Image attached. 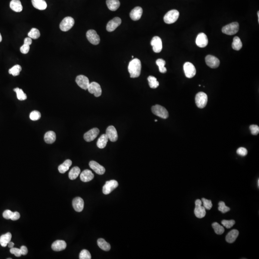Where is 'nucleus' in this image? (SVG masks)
Returning a JSON list of instances; mask_svg holds the SVG:
<instances>
[{
	"mask_svg": "<svg viewBox=\"0 0 259 259\" xmlns=\"http://www.w3.org/2000/svg\"><path fill=\"white\" fill-rule=\"evenodd\" d=\"M142 65L140 60L135 58L129 62L128 65V71L130 74L131 78H137L140 75Z\"/></svg>",
	"mask_w": 259,
	"mask_h": 259,
	"instance_id": "1",
	"label": "nucleus"
},
{
	"mask_svg": "<svg viewBox=\"0 0 259 259\" xmlns=\"http://www.w3.org/2000/svg\"><path fill=\"white\" fill-rule=\"evenodd\" d=\"M180 13L177 10H171L168 12L164 17V21L168 24H171L177 21Z\"/></svg>",
	"mask_w": 259,
	"mask_h": 259,
	"instance_id": "2",
	"label": "nucleus"
},
{
	"mask_svg": "<svg viewBox=\"0 0 259 259\" xmlns=\"http://www.w3.org/2000/svg\"><path fill=\"white\" fill-rule=\"evenodd\" d=\"M208 97L205 93L200 92L196 94L195 97V103L196 105L200 109H203L207 105Z\"/></svg>",
	"mask_w": 259,
	"mask_h": 259,
	"instance_id": "3",
	"label": "nucleus"
},
{
	"mask_svg": "<svg viewBox=\"0 0 259 259\" xmlns=\"http://www.w3.org/2000/svg\"><path fill=\"white\" fill-rule=\"evenodd\" d=\"M152 111L154 114L162 119H166L169 117L168 111L160 105H156L153 106L152 107Z\"/></svg>",
	"mask_w": 259,
	"mask_h": 259,
	"instance_id": "4",
	"label": "nucleus"
},
{
	"mask_svg": "<svg viewBox=\"0 0 259 259\" xmlns=\"http://www.w3.org/2000/svg\"><path fill=\"white\" fill-rule=\"evenodd\" d=\"M239 30V24L237 22H233L225 25L222 29L223 33L228 35L236 34Z\"/></svg>",
	"mask_w": 259,
	"mask_h": 259,
	"instance_id": "5",
	"label": "nucleus"
},
{
	"mask_svg": "<svg viewBox=\"0 0 259 259\" xmlns=\"http://www.w3.org/2000/svg\"><path fill=\"white\" fill-rule=\"evenodd\" d=\"M195 207L194 209V214L198 219H202L206 215V210L203 206H202V202L201 200L197 199L195 201Z\"/></svg>",
	"mask_w": 259,
	"mask_h": 259,
	"instance_id": "6",
	"label": "nucleus"
},
{
	"mask_svg": "<svg viewBox=\"0 0 259 259\" xmlns=\"http://www.w3.org/2000/svg\"><path fill=\"white\" fill-rule=\"evenodd\" d=\"M74 24V19L72 17L68 16L65 17L60 23V28L62 31L66 32L71 29Z\"/></svg>",
	"mask_w": 259,
	"mask_h": 259,
	"instance_id": "7",
	"label": "nucleus"
},
{
	"mask_svg": "<svg viewBox=\"0 0 259 259\" xmlns=\"http://www.w3.org/2000/svg\"><path fill=\"white\" fill-rule=\"evenodd\" d=\"M118 182L115 180L107 181L105 185L103 187V192L105 195H108L113 191L114 189L118 187Z\"/></svg>",
	"mask_w": 259,
	"mask_h": 259,
	"instance_id": "8",
	"label": "nucleus"
},
{
	"mask_svg": "<svg viewBox=\"0 0 259 259\" xmlns=\"http://www.w3.org/2000/svg\"><path fill=\"white\" fill-rule=\"evenodd\" d=\"M183 69L185 76L188 78H192L196 74V70L195 66L191 62H185L183 65Z\"/></svg>",
	"mask_w": 259,
	"mask_h": 259,
	"instance_id": "9",
	"label": "nucleus"
},
{
	"mask_svg": "<svg viewBox=\"0 0 259 259\" xmlns=\"http://www.w3.org/2000/svg\"><path fill=\"white\" fill-rule=\"evenodd\" d=\"M86 38L89 41L93 44L97 45L100 42V36L98 35L97 32L94 30H89L86 33Z\"/></svg>",
	"mask_w": 259,
	"mask_h": 259,
	"instance_id": "10",
	"label": "nucleus"
},
{
	"mask_svg": "<svg viewBox=\"0 0 259 259\" xmlns=\"http://www.w3.org/2000/svg\"><path fill=\"white\" fill-rule=\"evenodd\" d=\"M88 89L90 93L94 94L96 97H99L101 95V88L98 83L93 82L90 83Z\"/></svg>",
	"mask_w": 259,
	"mask_h": 259,
	"instance_id": "11",
	"label": "nucleus"
},
{
	"mask_svg": "<svg viewBox=\"0 0 259 259\" xmlns=\"http://www.w3.org/2000/svg\"><path fill=\"white\" fill-rule=\"evenodd\" d=\"M76 83L80 88L84 90H87L89 85L90 83L89 78L83 75L77 76L75 80Z\"/></svg>",
	"mask_w": 259,
	"mask_h": 259,
	"instance_id": "12",
	"label": "nucleus"
},
{
	"mask_svg": "<svg viewBox=\"0 0 259 259\" xmlns=\"http://www.w3.org/2000/svg\"><path fill=\"white\" fill-rule=\"evenodd\" d=\"M153 50L155 53H159L162 50V42L161 39L158 36H155L151 41Z\"/></svg>",
	"mask_w": 259,
	"mask_h": 259,
	"instance_id": "13",
	"label": "nucleus"
},
{
	"mask_svg": "<svg viewBox=\"0 0 259 259\" xmlns=\"http://www.w3.org/2000/svg\"><path fill=\"white\" fill-rule=\"evenodd\" d=\"M100 133L99 129L97 128H93L88 132L84 133V138L85 141L90 142L92 141L97 138Z\"/></svg>",
	"mask_w": 259,
	"mask_h": 259,
	"instance_id": "14",
	"label": "nucleus"
},
{
	"mask_svg": "<svg viewBox=\"0 0 259 259\" xmlns=\"http://www.w3.org/2000/svg\"><path fill=\"white\" fill-rule=\"evenodd\" d=\"M205 62L209 67L213 69L218 68L220 65L219 60L213 55H207L205 57Z\"/></svg>",
	"mask_w": 259,
	"mask_h": 259,
	"instance_id": "15",
	"label": "nucleus"
},
{
	"mask_svg": "<svg viewBox=\"0 0 259 259\" xmlns=\"http://www.w3.org/2000/svg\"><path fill=\"white\" fill-rule=\"evenodd\" d=\"M106 135L109 139L112 142H115L118 140V135L116 128L113 126H110L106 130Z\"/></svg>",
	"mask_w": 259,
	"mask_h": 259,
	"instance_id": "16",
	"label": "nucleus"
},
{
	"mask_svg": "<svg viewBox=\"0 0 259 259\" xmlns=\"http://www.w3.org/2000/svg\"><path fill=\"white\" fill-rule=\"evenodd\" d=\"M208 43V40L207 36L203 33L199 34L196 39V44L198 47L204 48Z\"/></svg>",
	"mask_w": 259,
	"mask_h": 259,
	"instance_id": "17",
	"label": "nucleus"
},
{
	"mask_svg": "<svg viewBox=\"0 0 259 259\" xmlns=\"http://www.w3.org/2000/svg\"><path fill=\"white\" fill-rule=\"evenodd\" d=\"M121 20L118 17H116L108 22L107 25V30L108 32H112L121 24Z\"/></svg>",
	"mask_w": 259,
	"mask_h": 259,
	"instance_id": "18",
	"label": "nucleus"
},
{
	"mask_svg": "<svg viewBox=\"0 0 259 259\" xmlns=\"http://www.w3.org/2000/svg\"><path fill=\"white\" fill-rule=\"evenodd\" d=\"M90 168L92 169L97 174L99 175H103L105 172V169L100 164L94 161H91L89 164Z\"/></svg>",
	"mask_w": 259,
	"mask_h": 259,
	"instance_id": "19",
	"label": "nucleus"
},
{
	"mask_svg": "<svg viewBox=\"0 0 259 259\" xmlns=\"http://www.w3.org/2000/svg\"><path fill=\"white\" fill-rule=\"evenodd\" d=\"M73 206L75 211L81 212L84 207V202L82 198L78 197L74 198L73 201Z\"/></svg>",
	"mask_w": 259,
	"mask_h": 259,
	"instance_id": "20",
	"label": "nucleus"
},
{
	"mask_svg": "<svg viewBox=\"0 0 259 259\" xmlns=\"http://www.w3.org/2000/svg\"><path fill=\"white\" fill-rule=\"evenodd\" d=\"M66 246L67 244L64 240H57L52 243L51 248L54 251H62L66 249Z\"/></svg>",
	"mask_w": 259,
	"mask_h": 259,
	"instance_id": "21",
	"label": "nucleus"
},
{
	"mask_svg": "<svg viewBox=\"0 0 259 259\" xmlns=\"http://www.w3.org/2000/svg\"><path fill=\"white\" fill-rule=\"evenodd\" d=\"M142 13V8L139 6H137L132 10L130 13V16L132 20L137 21L141 19Z\"/></svg>",
	"mask_w": 259,
	"mask_h": 259,
	"instance_id": "22",
	"label": "nucleus"
},
{
	"mask_svg": "<svg viewBox=\"0 0 259 259\" xmlns=\"http://www.w3.org/2000/svg\"><path fill=\"white\" fill-rule=\"evenodd\" d=\"M94 178V175L91 171L89 170H84L80 174V179L84 182H89Z\"/></svg>",
	"mask_w": 259,
	"mask_h": 259,
	"instance_id": "23",
	"label": "nucleus"
},
{
	"mask_svg": "<svg viewBox=\"0 0 259 259\" xmlns=\"http://www.w3.org/2000/svg\"><path fill=\"white\" fill-rule=\"evenodd\" d=\"M239 235L238 230L233 229L228 233L226 237V240L229 243H232L236 240Z\"/></svg>",
	"mask_w": 259,
	"mask_h": 259,
	"instance_id": "24",
	"label": "nucleus"
},
{
	"mask_svg": "<svg viewBox=\"0 0 259 259\" xmlns=\"http://www.w3.org/2000/svg\"><path fill=\"white\" fill-rule=\"evenodd\" d=\"M32 3L35 8L40 10H44L47 7V4L44 0H32Z\"/></svg>",
	"mask_w": 259,
	"mask_h": 259,
	"instance_id": "25",
	"label": "nucleus"
},
{
	"mask_svg": "<svg viewBox=\"0 0 259 259\" xmlns=\"http://www.w3.org/2000/svg\"><path fill=\"white\" fill-rule=\"evenodd\" d=\"M10 7L15 12H21L23 10V6L20 0H12Z\"/></svg>",
	"mask_w": 259,
	"mask_h": 259,
	"instance_id": "26",
	"label": "nucleus"
},
{
	"mask_svg": "<svg viewBox=\"0 0 259 259\" xmlns=\"http://www.w3.org/2000/svg\"><path fill=\"white\" fill-rule=\"evenodd\" d=\"M44 141L48 144L53 143L56 140V133L53 131H49L45 133L44 135Z\"/></svg>",
	"mask_w": 259,
	"mask_h": 259,
	"instance_id": "27",
	"label": "nucleus"
},
{
	"mask_svg": "<svg viewBox=\"0 0 259 259\" xmlns=\"http://www.w3.org/2000/svg\"><path fill=\"white\" fill-rule=\"evenodd\" d=\"M106 4L110 10L115 11L117 10L120 6L119 0H107Z\"/></svg>",
	"mask_w": 259,
	"mask_h": 259,
	"instance_id": "28",
	"label": "nucleus"
},
{
	"mask_svg": "<svg viewBox=\"0 0 259 259\" xmlns=\"http://www.w3.org/2000/svg\"><path fill=\"white\" fill-rule=\"evenodd\" d=\"M109 140V138L106 134H103L101 135L97 142V145L100 149H103L106 147L107 143Z\"/></svg>",
	"mask_w": 259,
	"mask_h": 259,
	"instance_id": "29",
	"label": "nucleus"
},
{
	"mask_svg": "<svg viewBox=\"0 0 259 259\" xmlns=\"http://www.w3.org/2000/svg\"><path fill=\"white\" fill-rule=\"evenodd\" d=\"M11 238L12 234L10 232L2 235L0 237V244L2 247H6L8 245V243L11 241Z\"/></svg>",
	"mask_w": 259,
	"mask_h": 259,
	"instance_id": "30",
	"label": "nucleus"
},
{
	"mask_svg": "<svg viewBox=\"0 0 259 259\" xmlns=\"http://www.w3.org/2000/svg\"><path fill=\"white\" fill-rule=\"evenodd\" d=\"M72 164V162L71 160H66L62 164L59 166L58 170L61 173H64L69 170Z\"/></svg>",
	"mask_w": 259,
	"mask_h": 259,
	"instance_id": "31",
	"label": "nucleus"
},
{
	"mask_svg": "<svg viewBox=\"0 0 259 259\" xmlns=\"http://www.w3.org/2000/svg\"><path fill=\"white\" fill-rule=\"evenodd\" d=\"M98 245L100 248L105 251H109L111 250V245L103 239H99L98 240Z\"/></svg>",
	"mask_w": 259,
	"mask_h": 259,
	"instance_id": "32",
	"label": "nucleus"
},
{
	"mask_svg": "<svg viewBox=\"0 0 259 259\" xmlns=\"http://www.w3.org/2000/svg\"><path fill=\"white\" fill-rule=\"evenodd\" d=\"M81 170L78 167L73 168L69 173V179L71 180H74L78 177L80 173Z\"/></svg>",
	"mask_w": 259,
	"mask_h": 259,
	"instance_id": "33",
	"label": "nucleus"
},
{
	"mask_svg": "<svg viewBox=\"0 0 259 259\" xmlns=\"http://www.w3.org/2000/svg\"><path fill=\"white\" fill-rule=\"evenodd\" d=\"M232 47L233 49L236 51H240L242 47V43L240 39L238 37H235L233 38Z\"/></svg>",
	"mask_w": 259,
	"mask_h": 259,
	"instance_id": "34",
	"label": "nucleus"
},
{
	"mask_svg": "<svg viewBox=\"0 0 259 259\" xmlns=\"http://www.w3.org/2000/svg\"><path fill=\"white\" fill-rule=\"evenodd\" d=\"M156 63H157V65L159 66V70L160 72L163 73H166L167 72V69L165 67L166 62L164 60L162 59H158L157 61H156Z\"/></svg>",
	"mask_w": 259,
	"mask_h": 259,
	"instance_id": "35",
	"label": "nucleus"
},
{
	"mask_svg": "<svg viewBox=\"0 0 259 259\" xmlns=\"http://www.w3.org/2000/svg\"><path fill=\"white\" fill-rule=\"evenodd\" d=\"M149 85L151 89H157L159 85V82L157 81V78L153 76H149L148 77Z\"/></svg>",
	"mask_w": 259,
	"mask_h": 259,
	"instance_id": "36",
	"label": "nucleus"
},
{
	"mask_svg": "<svg viewBox=\"0 0 259 259\" xmlns=\"http://www.w3.org/2000/svg\"><path fill=\"white\" fill-rule=\"evenodd\" d=\"M212 226L216 234L218 235H222L223 234L224 231V228L223 226L220 225L218 223H213Z\"/></svg>",
	"mask_w": 259,
	"mask_h": 259,
	"instance_id": "37",
	"label": "nucleus"
},
{
	"mask_svg": "<svg viewBox=\"0 0 259 259\" xmlns=\"http://www.w3.org/2000/svg\"><path fill=\"white\" fill-rule=\"evenodd\" d=\"M13 90H14L15 92H16L18 100L21 101H23L27 99V95L23 91V90L21 89L17 88L14 89Z\"/></svg>",
	"mask_w": 259,
	"mask_h": 259,
	"instance_id": "38",
	"label": "nucleus"
},
{
	"mask_svg": "<svg viewBox=\"0 0 259 259\" xmlns=\"http://www.w3.org/2000/svg\"><path fill=\"white\" fill-rule=\"evenodd\" d=\"M40 31L36 28H33L28 33V36L31 39L36 40L40 38Z\"/></svg>",
	"mask_w": 259,
	"mask_h": 259,
	"instance_id": "39",
	"label": "nucleus"
},
{
	"mask_svg": "<svg viewBox=\"0 0 259 259\" xmlns=\"http://www.w3.org/2000/svg\"><path fill=\"white\" fill-rule=\"evenodd\" d=\"M21 70L22 67L20 65H15L13 66L12 68L9 69V73L13 75V76H17L20 74V73L21 71Z\"/></svg>",
	"mask_w": 259,
	"mask_h": 259,
	"instance_id": "40",
	"label": "nucleus"
},
{
	"mask_svg": "<svg viewBox=\"0 0 259 259\" xmlns=\"http://www.w3.org/2000/svg\"><path fill=\"white\" fill-rule=\"evenodd\" d=\"M219 207L218 208V209L222 213H226L228 212L230 210V208L229 207L226 206L225 203L224 202H220L219 203Z\"/></svg>",
	"mask_w": 259,
	"mask_h": 259,
	"instance_id": "41",
	"label": "nucleus"
},
{
	"mask_svg": "<svg viewBox=\"0 0 259 259\" xmlns=\"http://www.w3.org/2000/svg\"><path fill=\"white\" fill-rule=\"evenodd\" d=\"M30 119L33 121H38L41 118V114L37 111H34L31 112L30 115Z\"/></svg>",
	"mask_w": 259,
	"mask_h": 259,
	"instance_id": "42",
	"label": "nucleus"
},
{
	"mask_svg": "<svg viewBox=\"0 0 259 259\" xmlns=\"http://www.w3.org/2000/svg\"><path fill=\"white\" fill-rule=\"evenodd\" d=\"M80 259H91V255L88 250H83L79 254Z\"/></svg>",
	"mask_w": 259,
	"mask_h": 259,
	"instance_id": "43",
	"label": "nucleus"
},
{
	"mask_svg": "<svg viewBox=\"0 0 259 259\" xmlns=\"http://www.w3.org/2000/svg\"><path fill=\"white\" fill-rule=\"evenodd\" d=\"M201 201L202 202V204H203V206L205 208V209L209 210L212 208L213 204L211 201L206 199L204 198H202Z\"/></svg>",
	"mask_w": 259,
	"mask_h": 259,
	"instance_id": "44",
	"label": "nucleus"
},
{
	"mask_svg": "<svg viewBox=\"0 0 259 259\" xmlns=\"http://www.w3.org/2000/svg\"><path fill=\"white\" fill-rule=\"evenodd\" d=\"M221 224L227 229H230L235 224V221L234 220H223L222 221Z\"/></svg>",
	"mask_w": 259,
	"mask_h": 259,
	"instance_id": "45",
	"label": "nucleus"
},
{
	"mask_svg": "<svg viewBox=\"0 0 259 259\" xmlns=\"http://www.w3.org/2000/svg\"><path fill=\"white\" fill-rule=\"evenodd\" d=\"M250 130L252 135H256L259 132V127L258 125H251L250 127Z\"/></svg>",
	"mask_w": 259,
	"mask_h": 259,
	"instance_id": "46",
	"label": "nucleus"
},
{
	"mask_svg": "<svg viewBox=\"0 0 259 259\" xmlns=\"http://www.w3.org/2000/svg\"><path fill=\"white\" fill-rule=\"evenodd\" d=\"M30 50V45L26 43H24L23 45L20 48V51L23 54H27Z\"/></svg>",
	"mask_w": 259,
	"mask_h": 259,
	"instance_id": "47",
	"label": "nucleus"
},
{
	"mask_svg": "<svg viewBox=\"0 0 259 259\" xmlns=\"http://www.w3.org/2000/svg\"><path fill=\"white\" fill-rule=\"evenodd\" d=\"M11 253L12 254H14L16 257H20L22 255L21 253L20 249H18L16 248H11L10 251Z\"/></svg>",
	"mask_w": 259,
	"mask_h": 259,
	"instance_id": "48",
	"label": "nucleus"
},
{
	"mask_svg": "<svg viewBox=\"0 0 259 259\" xmlns=\"http://www.w3.org/2000/svg\"><path fill=\"white\" fill-rule=\"evenodd\" d=\"M13 213L9 210H6L4 211V212L3 213V218L6 219H11L12 216L13 214Z\"/></svg>",
	"mask_w": 259,
	"mask_h": 259,
	"instance_id": "49",
	"label": "nucleus"
},
{
	"mask_svg": "<svg viewBox=\"0 0 259 259\" xmlns=\"http://www.w3.org/2000/svg\"><path fill=\"white\" fill-rule=\"evenodd\" d=\"M237 153L241 156L244 157V156H246L248 154V151L245 148H240L237 150Z\"/></svg>",
	"mask_w": 259,
	"mask_h": 259,
	"instance_id": "50",
	"label": "nucleus"
},
{
	"mask_svg": "<svg viewBox=\"0 0 259 259\" xmlns=\"http://www.w3.org/2000/svg\"><path fill=\"white\" fill-rule=\"evenodd\" d=\"M20 218V213L17 212H14L13 213V214L12 216L11 219L13 221L17 220L19 219Z\"/></svg>",
	"mask_w": 259,
	"mask_h": 259,
	"instance_id": "51",
	"label": "nucleus"
},
{
	"mask_svg": "<svg viewBox=\"0 0 259 259\" xmlns=\"http://www.w3.org/2000/svg\"><path fill=\"white\" fill-rule=\"evenodd\" d=\"M21 253L22 255H27V253H28V250L27 247L24 246H22L20 248Z\"/></svg>",
	"mask_w": 259,
	"mask_h": 259,
	"instance_id": "52",
	"label": "nucleus"
},
{
	"mask_svg": "<svg viewBox=\"0 0 259 259\" xmlns=\"http://www.w3.org/2000/svg\"><path fill=\"white\" fill-rule=\"evenodd\" d=\"M32 39H31L30 38V37H28V38H26L24 40V43H26V44H29V45H30L31 44H32Z\"/></svg>",
	"mask_w": 259,
	"mask_h": 259,
	"instance_id": "53",
	"label": "nucleus"
},
{
	"mask_svg": "<svg viewBox=\"0 0 259 259\" xmlns=\"http://www.w3.org/2000/svg\"><path fill=\"white\" fill-rule=\"evenodd\" d=\"M14 244L12 242L10 241L8 244V247L9 248H13V246H14Z\"/></svg>",
	"mask_w": 259,
	"mask_h": 259,
	"instance_id": "54",
	"label": "nucleus"
},
{
	"mask_svg": "<svg viewBox=\"0 0 259 259\" xmlns=\"http://www.w3.org/2000/svg\"><path fill=\"white\" fill-rule=\"evenodd\" d=\"M2 41V37L1 34L0 33V42Z\"/></svg>",
	"mask_w": 259,
	"mask_h": 259,
	"instance_id": "55",
	"label": "nucleus"
},
{
	"mask_svg": "<svg viewBox=\"0 0 259 259\" xmlns=\"http://www.w3.org/2000/svg\"><path fill=\"white\" fill-rule=\"evenodd\" d=\"M257 14H258V22L259 23V11L258 12V13H257Z\"/></svg>",
	"mask_w": 259,
	"mask_h": 259,
	"instance_id": "56",
	"label": "nucleus"
},
{
	"mask_svg": "<svg viewBox=\"0 0 259 259\" xmlns=\"http://www.w3.org/2000/svg\"><path fill=\"white\" fill-rule=\"evenodd\" d=\"M258 187H259V179H258Z\"/></svg>",
	"mask_w": 259,
	"mask_h": 259,
	"instance_id": "57",
	"label": "nucleus"
},
{
	"mask_svg": "<svg viewBox=\"0 0 259 259\" xmlns=\"http://www.w3.org/2000/svg\"><path fill=\"white\" fill-rule=\"evenodd\" d=\"M158 121V120H155V121Z\"/></svg>",
	"mask_w": 259,
	"mask_h": 259,
	"instance_id": "58",
	"label": "nucleus"
}]
</instances>
